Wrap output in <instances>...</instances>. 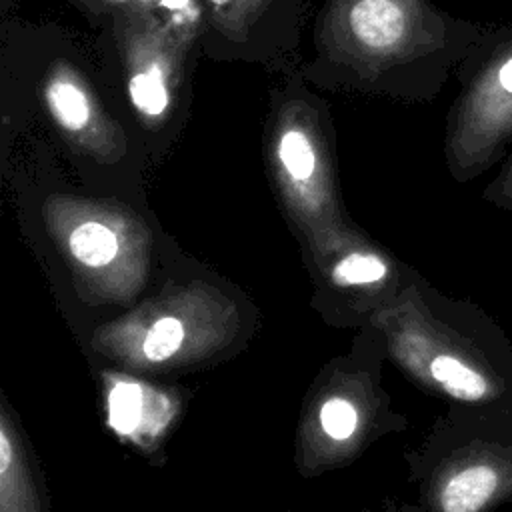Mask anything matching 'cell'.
Instances as JSON below:
<instances>
[{"instance_id": "6da1fadb", "label": "cell", "mask_w": 512, "mask_h": 512, "mask_svg": "<svg viewBox=\"0 0 512 512\" xmlns=\"http://www.w3.org/2000/svg\"><path fill=\"white\" fill-rule=\"evenodd\" d=\"M328 32L356 64L404 68L420 94L436 92L484 28L438 12L428 0H334Z\"/></svg>"}, {"instance_id": "7a4b0ae2", "label": "cell", "mask_w": 512, "mask_h": 512, "mask_svg": "<svg viewBox=\"0 0 512 512\" xmlns=\"http://www.w3.org/2000/svg\"><path fill=\"white\" fill-rule=\"evenodd\" d=\"M446 156L454 176L474 178L512 152V24L484 30L460 62Z\"/></svg>"}, {"instance_id": "3957f363", "label": "cell", "mask_w": 512, "mask_h": 512, "mask_svg": "<svg viewBox=\"0 0 512 512\" xmlns=\"http://www.w3.org/2000/svg\"><path fill=\"white\" fill-rule=\"evenodd\" d=\"M124 80L132 110L148 128L166 126L178 108L182 60L178 38L146 10H130Z\"/></svg>"}, {"instance_id": "277c9868", "label": "cell", "mask_w": 512, "mask_h": 512, "mask_svg": "<svg viewBox=\"0 0 512 512\" xmlns=\"http://www.w3.org/2000/svg\"><path fill=\"white\" fill-rule=\"evenodd\" d=\"M40 96L50 120L70 142L96 150L116 136L92 86L70 64H54L44 74Z\"/></svg>"}, {"instance_id": "5b68a950", "label": "cell", "mask_w": 512, "mask_h": 512, "mask_svg": "<svg viewBox=\"0 0 512 512\" xmlns=\"http://www.w3.org/2000/svg\"><path fill=\"white\" fill-rule=\"evenodd\" d=\"M316 116L302 102H288L272 128V156L286 184L300 196L322 182L324 142Z\"/></svg>"}, {"instance_id": "8992f818", "label": "cell", "mask_w": 512, "mask_h": 512, "mask_svg": "<svg viewBox=\"0 0 512 512\" xmlns=\"http://www.w3.org/2000/svg\"><path fill=\"white\" fill-rule=\"evenodd\" d=\"M512 488V466L502 456L474 460L456 470L440 488L442 512H482Z\"/></svg>"}, {"instance_id": "52a82bcc", "label": "cell", "mask_w": 512, "mask_h": 512, "mask_svg": "<svg viewBox=\"0 0 512 512\" xmlns=\"http://www.w3.org/2000/svg\"><path fill=\"white\" fill-rule=\"evenodd\" d=\"M428 374L452 398L464 402H482L494 396V384L486 372L456 354L432 356Z\"/></svg>"}, {"instance_id": "ba28073f", "label": "cell", "mask_w": 512, "mask_h": 512, "mask_svg": "<svg viewBox=\"0 0 512 512\" xmlns=\"http://www.w3.org/2000/svg\"><path fill=\"white\" fill-rule=\"evenodd\" d=\"M70 252L86 266H104L118 252V240L110 226L98 220H86L78 224L68 238Z\"/></svg>"}, {"instance_id": "9c48e42d", "label": "cell", "mask_w": 512, "mask_h": 512, "mask_svg": "<svg viewBox=\"0 0 512 512\" xmlns=\"http://www.w3.org/2000/svg\"><path fill=\"white\" fill-rule=\"evenodd\" d=\"M184 340V326L174 316L156 320L144 336L142 352L150 362H162L170 358Z\"/></svg>"}, {"instance_id": "30bf717a", "label": "cell", "mask_w": 512, "mask_h": 512, "mask_svg": "<svg viewBox=\"0 0 512 512\" xmlns=\"http://www.w3.org/2000/svg\"><path fill=\"white\" fill-rule=\"evenodd\" d=\"M388 272L384 260L374 254H350L334 268V280L344 286H360L380 282Z\"/></svg>"}, {"instance_id": "8fae6325", "label": "cell", "mask_w": 512, "mask_h": 512, "mask_svg": "<svg viewBox=\"0 0 512 512\" xmlns=\"http://www.w3.org/2000/svg\"><path fill=\"white\" fill-rule=\"evenodd\" d=\"M142 404V390L136 384L120 382L110 392V424L126 434L138 426V414Z\"/></svg>"}, {"instance_id": "7c38bea8", "label": "cell", "mask_w": 512, "mask_h": 512, "mask_svg": "<svg viewBox=\"0 0 512 512\" xmlns=\"http://www.w3.org/2000/svg\"><path fill=\"white\" fill-rule=\"evenodd\" d=\"M320 426L334 440H344L352 436L356 428L354 406L348 400L336 398V396L326 400L320 408Z\"/></svg>"}, {"instance_id": "4fadbf2b", "label": "cell", "mask_w": 512, "mask_h": 512, "mask_svg": "<svg viewBox=\"0 0 512 512\" xmlns=\"http://www.w3.org/2000/svg\"><path fill=\"white\" fill-rule=\"evenodd\" d=\"M212 16L228 28H234L244 22L250 12H254L252 0H206Z\"/></svg>"}, {"instance_id": "5bb4252c", "label": "cell", "mask_w": 512, "mask_h": 512, "mask_svg": "<svg viewBox=\"0 0 512 512\" xmlns=\"http://www.w3.org/2000/svg\"><path fill=\"white\" fill-rule=\"evenodd\" d=\"M484 196L498 208L512 210V152L506 156L502 170L492 180V184L486 188Z\"/></svg>"}, {"instance_id": "9a60e30c", "label": "cell", "mask_w": 512, "mask_h": 512, "mask_svg": "<svg viewBox=\"0 0 512 512\" xmlns=\"http://www.w3.org/2000/svg\"><path fill=\"white\" fill-rule=\"evenodd\" d=\"M104 2H110V4H116V6H128L130 10H146L152 6V4H158L160 0H104Z\"/></svg>"}, {"instance_id": "2e32d148", "label": "cell", "mask_w": 512, "mask_h": 512, "mask_svg": "<svg viewBox=\"0 0 512 512\" xmlns=\"http://www.w3.org/2000/svg\"><path fill=\"white\" fill-rule=\"evenodd\" d=\"M258 4H260V0H252V6H254V10L258 8Z\"/></svg>"}]
</instances>
